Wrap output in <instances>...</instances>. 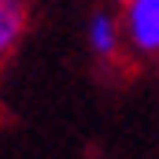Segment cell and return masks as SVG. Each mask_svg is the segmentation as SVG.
Returning <instances> with one entry per match:
<instances>
[{
  "label": "cell",
  "mask_w": 159,
  "mask_h": 159,
  "mask_svg": "<svg viewBox=\"0 0 159 159\" xmlns=\"http://www.w3.org/2000/svg\"><path fill=\"white\" fill-rule=\"evenodd\" d=\"M126 52L137 63H159V0H119Z\"/></svg>",
  "instance_id": "6da1fadb"
},
{
  "label": "cell",
  "mask_w": 159,
  "mask_h": 159,
  "mask_svg": "<svg viewBox=\"0 0 159 159\" xmlns=\"http://www.w3.org/2000/svg\"><path fill=\"white\" fill-rule=\"evenodd\" d=\"M85 48H89V56L100 67H115V63H122L129 56L126 52V34H122V19H119L115 4L100 0L85 15Z\"/></svg>",
  "instance_id": "7a4b0ae2"
},
{
  "label": "cell",
  "mask_w": 159,
  "mask_h": 159,
  "mask_svg": "<svg viewBox=\"0 0 159 159\" xmlns=\"http://www.w3.org/2000/svg\"><path fill=\"white\" fill-rule=\"evenodd\" d=\"M34 0H0V56H15V48L30 34Z\"/></svg>",
  "instance_id": "3957f363"
},
{
  "label": "cell",
  "mask_w": 159,
  "mask_h": 159,
  "mask_svg": "<svg viewBox=\"0 0 159 159\" xmlns=\"http://www.w3.org/2000/svg\"><path fill=\"white\" fill-rule=\"evenodd\" d=\"M107 4H119V0H107Z\"/></svg>",
  "instance_id": "277c9868"
}]
</instances>
